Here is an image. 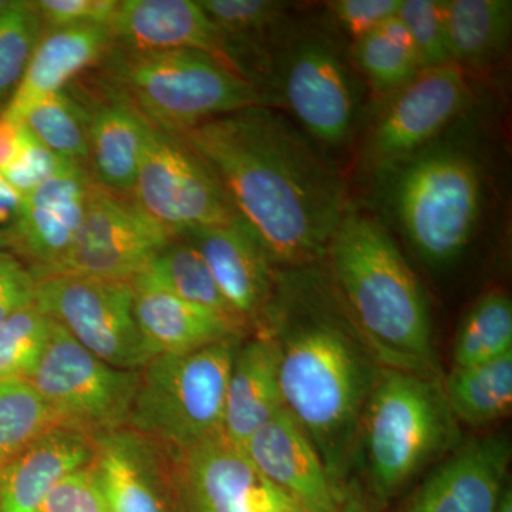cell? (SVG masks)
Returning a JSON list of instances; mask_svg holds the SVG:
<instances>
[{"mask_svg":"<svg viewBox=\"0 0 512 512\" xmlns=\"http://www.w3.org/2000/svg\"><path fill=\"white\" fill-rule=\"evenodd\" d=\"M197 249L215 284L241 322L254 332L275 295L278 268L241 217L225 225L181 232Z\"/></svg>","mask_w":512,"mask_h":512,"instance_id":"15","label":"cell"},{"mask_svg":"<svg viewBox=\"0 0 512 512\" xmlns=\"http://www.w3.org/2000/svg\"><path fill=\"white\" fill-rule=\"evenodd\" d=\"M458 444L441 377L383 369L363 410L355 450L376 500H392Z\"/></svg>","mask_w":512,"mask_h":512,"instance_id":"5","label":"cell"},{"mask_svg":"<svg viewBox=\"0 0 512 512\" xmlns=\"http://www.w3.org/2000/svg\"><path fill=\"white\" fill-rule=\"evenodd\" d=\"M451 62L484 69L507 53L512 33L511 0H444Z\"/></svg>","mask_w":512,"mask_h":512,"instance_id":"26","label":"cell"},{"mask_svg":"<svg viewBox=\"0 0 512 512\" xmlns=\"http://www.w3.org/2000/svg\"><path fill=\"white\" fill-rule=\"evenodd\" d=\"M20 124L9 120L0 111V171L5 170L19 147Z\"/></svg>","mask_w":512,"mask_h":512,"instance_id":"42","label":"cell"},{"mask_svg":"<svg viewBox=\"0 0 512 512\" xmlns=\"http://www.w3.org/2000/svg\"><path fill=\"white\" fill-rule=\"evenodd\" d=\"M403 0H335L326 3L330 18L350 39L373 32L399 12Z\"/></svg>","mask_w":512,"mask_h":512,"instance_id":"38","label":"cell"},{"mask_svg":"<svg viewBox=\"0 0 512 512\" xmlns=\"http://www.w3.org/2000/svg\"><path fill=\"white\" fill-rule=\"evenodd\" d=\"M45 30L35 2L8 0L0 9V106L18 89Z\"/></svg>","mask_w":512,"mask_h":512,"instance_id":"32","label":"cell"},{"mask_svg":"<svg viewBox=\"0 0 512 512\" xmlns=\"http://www.w3.org/2000/svg\"><path fill=\"white\" fill-rule=\"evenodd\" d=\"M165 453L171 512H275L295 504L261 476L224 431Z\"/></svg>","mask_w":512,"mask_h":512,"instance_id":"14","label":"cell"},{"mask_svg":"<svg viewBox=\"0 0 512 512\" xmlns=\"http://www.w3.org/2000/svg\"><path fill=\"white\" fill-rule=\"evenodd\" d=\"M512 353V302L491 289L474 302L461 320L453 349L454 367L481 365Z\"/></svg>","mask_w":512,"mask_h":512,"instance_id":"30","label":"cell"},{"mask_svg":"<svg viewBox=\"0 0 512 512\" xmlns=\"http://www.w3.org/2000/svg\"><path fill=\"white\" fill-rule=\"evenodd\" d=\"M37 12L45 29L67 28V26H110L119 9V0H39L35 2Z\"/></svg>","mask_w":512,"mask_h":512,"instance_id":"39","label":"cell"},{"mask_svg":"<svg viewBox=\"0 0 512 512\" xmlns=\"http://www.w3.org/2000/svg\"><path fill=\"white\" fill-rule=\"evenodd\" d=\"M76 89L89 114V171L94 183L133 197L148 120L100 77L92 89Z\"/></svg>","mask_w":512,"mask_h":512,"instance_id":"21","label":"cell"},{"mask_svg":"<svg viewBox=\"0 0 512 512\" xmlns=\"http://www.w3.org/2000/svg\"><path fill=\"white\" fill-rule=\"evenodd\" d=\"M128 281L59 275L37 279L35 305L84 349L124 370H141L154 353L141 335Z\"/></svg>","mask_w":512,"mask_h":512,"instance_id":"10","label":"cell"},{"mask_svg":"<svg viewBox=\"0 0 512 512\" xmlns=\"http://www.w3.org/2000/svg\"><path fill=\"white\" fill-rule=\"evenodd\" d=\"M275 512H305L301 507H298L296 504L286 505V507L281 508V510Z\"/></svg>","mask_w":512,"mask_h":512,"instance_id":"46","label":"cell"},{"mask_svg":"<svg viewBox=\"0 0 512 512\" xmlns=\"http://www.w3.org/2000/svg\"><path fill=\"white\" fill-rule=\"evenodd\" d=\"M93 439L57 426L0 466V512H39L64 477L93 461Z\"/></svg>","mask_w":512,"mask_h":512,"instance_id":"24","label":"cell"},{"mask_svg":"<svg viewBox=\"0 0 512 512\" xmlns=\"http://www.w3.org/2000/svg\"><path fill=\"white\" fill-rule=\"evenodd\" d=\"M6 3H8V0H0V9H2L3 6L6 5Z\"/></svg>","mask_w":512,"mask_h":512,"instance_id":"47","label":"cell"},{"mask_svg":"<svg viewBox=\"0 0 512 512\" xmlns=\"http://www.w3.org/2000/svg\"><path fill=\"white\" fill-rule=\"evenodd\" d=\"M397 18L412 36L420 69L450 64L444 0H403Z\"/></svg>","mask_w":512,"mask_h":512,"instance_id":"35","label":"cell"},{"mask_svg":"<svg viewBox=\"0 0 512 512\" xmlns=\"http://www.w3.org/2000/svg\"><path fill=\"white\" fill-rule=\"evenodd\" d=\"M261 476L305 512H340L343 494L308 434L282 407L244 447Z\"/></svg>","mask_w":512,"mask_h":512,"instance_id":"18","label":"cell"},{"mask_svg":"<svg viewBox=\"0 0 512 512\" xmlns=\"http://www.w3.org/2000/svg\"><path fill=\"white\" fill-rule=\"evenodd\" d=\"M340 40L326 26L288 20L269 42L261 76L269 107L289 109L329 148L348 144L362 116L360 74Z\"/></svg>","mask_w":512,"mask_h":512,"instance_id":"6","label":"cell"},{"mask_svg":"<svg viewBox=\"0 0 512 512\" xmlns=\"http://www.w3.org/2000/svg\"><path fill=\"white\" fill-rule=\"evenodd\" d=\"M10 248V237L8 231L0 229V256L8 254Z\"/></svg>","mask_w":512,"mask_h":512,"instance_id":"45","label":"cell"},{"mask_svg":"<svg viewBox=\"0 0 512 512\" xmlns=\"http://www.w3.org/2000/svg\"><path fill=\"white\" fill-rule=\"evenodd\" d=\"M23 197L0 173V229L8 231L18 220Z\"/></svg>","mask_w":512,"mask_h":512,"instance_id":"41","label":"cell"},{"mask_svg":"<svg viewBox=\"0 0 512 512\" xmlns=\"http://www.w3.org/2000/svg\"><path fill=\"white\" fill-rule=\"evenodd\" d=\"M510 461L507 434L458 444L417 488L404 512H497Z\"/></svg>","mask_w":512,"mask_h":512,"instance_id":"16","label":"cell"},{"mask_svg":"<svg viewBox=\"0 0 512 512\" xmlns=\"http://www.w3.org/2000/svg\"><path fill=\"white\" fill-rule=\"evenodd\" d=\"M134 318L154 355L184 353L229 338H247V330L220 313L185 302L138 274L131 279Z\"/></svg>","mask_w":512,"mask_h":512,"instance_id":"23","label":"cell"},{"mask_svg":"<svg viewBox=\"0 0 512 512\" xmlns=\"http://www.w3.org/2000/svg\"><path fill=\"white\" fill-rule=\"evenodd\" d=\"M174 238L133 197L94 183L72 247L35 279L77 275L131 282Z\"/></svg>","mask_w":512,"mask_h":512,"instance_id":"13","label":"cell"},{"mask_svg":"<svg viewBox=\"0 0 512 512\" xmlns=\"http://www.w3.org/2000/svg\"><path fill=\"white\" fill-rule=\"evenodd\" d=\"M133 198L174 237L239 217L217 178L184 138L150 121Z\"/></svg>","mask_w":512,"mask_h":512,"instance_id":"12","label":"cell"},{"mask_svg":"<svg viewBox=\"0 0 512 512\" xmlns=\"http://www.w3.org/2000/svg\"><path fill=\"white\" fill-rule=\"evenodd\" d=\"M93 466L110 512H171L167 453L130 427L93 437Z\"/></svg>","mask_w":512,"mask_h":512,"instance_id":"19","label":"cell"},{"mask_svg":"<svg viewBox=\"0 0 512 512\" xmlns=\"http://www.w3.org/2000/svg\"><path fill=\"white\" fill-rule=\"evenodd\" d=\"M39 512H110L93 463L59 481L47 494Z\"/></svg>","mask_w":512,"mask_h":512,"instance_id":"37","label":"cell"},{"mask_svg":"<svg viewBox=\"0 0 512 512\" xmlns=\"http://www.w3.org/2000/svg\"><path fill=\"white\" fill-rule=\"evenodd\" d=\"M276 268L325 259L349 210L345 183L318 144L271 107L215 117L180 134Z\"/></svg>","mask_w":512,"mask_h":512,"instance_id":"1","label":"cell"},{"mask_svg":"<svg viewBox=\"0 0 512 512\" xmlns=\"http://www.w3.org/2000/svg\"><path fill=\"white\" fill-rule=\"evenodd\" d=\"M340 512H375L370 508L359 488L355 484H348L343 493Z\"/></svg>","mask_w":512,"mask_h":512,"instance_id":"43","label":"cell"},{"mask_svg":"<svg viewBox=\"0 0 512 512\" xmlns=\"http://www.w3.org/2000/svg\"><path fill=\"white\" fill-rule=\"evenodd\" d=\"M20 124L57 156L89 170V114L76 86L39 101Z\"/></svg>","mask_w":512,"mask_h":512,"instance_id":"29","label":"cell"},{"mask_svg":"<svg viewBox=\"0 0 512 512\" xmlns=\"http://www.w3.org/2000/svg\"><path fill=\"white\" fill-rule=\"evenodd\" d=\"M497 512H512V490L510 485L504 488Z\"/></svg>","mask_w":512,"mask_h":512,"instance_id":"44","label":"cell"},{"mask_svg":"<svg viewBox=\"0 0 512 512\" xmlns=\"http://www.w3.org/2000/svg\"><path fill=\"white\" fill-rule=\"evenodd\" d=\"M94 181L86 167L72 164L23 197L18 220L8 229L10 248L35 276L56 264L82 227Z\"/></svg>","mask_w":512,"mask_h":512,"instance_id":"17","label":"cell"},{"mask_svg":"<svg viewBox=\"0 0 512 512\" xmlns=\"http://www.w3.org/2000/svg\"><path fill=\"white\" fill-rule=\"evenodd\" d=\"M53 322L33 303L0 325V380H29L45 355Z\"/></svg>","mask_w":512,"mask_h":512,"instance_id":"33","label":"cell"},{"mask_svg":"<svg viewBox=\"0 0 512 512\" xmlns=\"http://www.w3.org/2000/svg\"><path fill=\"white\" fill-rule=\"evenodd\" d=\"M110 30L116 49L200 50L238 73L220 29L195 0H123Z\"/></svg>","mask_w":512,"mask_h":512,"instance_id":"20","label":"cell"},{"mask_svg":"<svg viewBox=\"0 0 512 512\" xmlns=\"http://www.w3.org/2000/svg\"><path fill=\"white\" fill-rule=\"evenodd\" d=\"M110 26L86 23L67 28L46 29L22 82L2 110L3 116L15 123L39 101L66 89L86 70L103 62L113 49Z\"/></svg>","mask_w":512,"mask_h":512,"instance_id":"22","label":"cell"},{"mask_svg":"<svg viewBox=\"0 0 512 512\" xmlns=\"http://www.w3.org/2000/svg\"><path fill=\"white\" fill-rule=\"evenodd\" d=\"M454 419L468 426H488L512 409V353L468 367H453L441 379Z\"/></svg>","mask_w":512,"mask_h":512,"instance_id":"27","label":"cell"},{"mask_svg":"<svg viewBox=\"0 0 512 512\" xmlns=\"http://www.w3.org/2000/svg\"><path fill=\"white\" fill-rule=\"evenodd\" d=\"M36 279L29 266L10 254L0 256V325L35 303Z\"/></svg>","mask_w":512,"mask_h":512,"instance_id":"40","label":"cell"},{"mask_svg":"<svg viewBox=\"0 0 512 512\" xmlns=\"http://www.w3.org/2000/svg\"><path fill=\"white\" fill-rule=\"evenodd\" d=\"M467 114L402 160L373 171L380 207L424 264H456L483 221L487 167Z\"/></svg>","mask_w":512,"mask_h":512,"instance_id":"4","label":"cell"},{"mask_svg":"<svg viewBox=\"0 0 512 512\" xmlns=\"http://www.w3.org/2000/svg\"><path fill=\"white\" fill-rule=\"evenodd\" d=\"M255 330L274 340L285 409L345 493L363 410L384 367L332 282L306 268L279 272L274 298Z\"/></svg>","mask_w":512,"mask_h":512,"instance_id":"2","label":"cell"},{"mask_svg":"<svg viewBox=\"0 0 512 512\" xmlns=\"http://www.w3.org/2000/svg\"><path fill=\"white\" fill-rule=\"evenodd\" d=\"M101 64L100 79L170 133L184 134L248 107H269L258 86L200 50L126 52L113 47Z\"/></svg>","mask_w":512,"mask_h":512,"instance_id":"7","label":"cell"},{"mask_svg":"<svg viewBox=\"0 0 512 512\" xmlns=\"http://www.w3.org/2000/svg\"><path fill=\"white\" fill-rule=\"evenodd\" d=\"M282 407L274 340L264 330H254L241 343L232 363L222 431L244 450L249 437Z\"/></svg>","mask_w":512,"mask_h":512,"instance_id":"25","label":"cell"},{"mask_svg":"<svg viewBox=\"0 0 512 512\" xmlns=\"http://www.w3.org/2000/svg\"><path fill=\"white\" fill-rule=\"evenodd\" d=\"M349 53L377 100L400 89L421 70L412 53L387 39L379 29L353 40Z\"/></svg>","mask_w":512,"mask_h":512,"instance_id":"34","label":"cell"},{"mask_svg":"<svg viewBox=\"0 0 512 512\" xmlns=\"http://www.w3.org/2000/svg\"><path fill=\"white\" fill-rule=\"evenodd\" d=\"M57 426L62 424L29 380H0V466Z\"/></svg>","mask_w":512,"mask_h":512,"instance_id":"31","label":"cell"},{"mask_svg":"<svg viewBox=\"0 0 512 512\" xmlns=\"http://www.w3.org/2000/svg\"><path fill=\"white\" fill-rule=\"evenodd\" d=\"M141 275L185 302L220 313L251 335L225 301L202 256L183 238L175 237L165 245Z\"/></svg>","mask_w":512,"mask_h":512,"instance_id":"28","label":"cell"},{"mask_svg":"<svg viewBox=\"0 0 512 512\" xmlns=\"http://www.w3.org/2000/svg\"><path fill=\"white\" fill-rule=\"evenodd\" d=\"M138 377L140 370L107 365L53 322L49 345L29 382L62 426L93 439L127 427Z\"/></svg>","mask_w":512,"mask_h":512,"instance_id":"9","label":"cell"},{"mask_svg":"<svg viewBox=\"0 0 512 512\" xmlns=\"http://www.w3.org/2000/svg\"><path fill=\"white\" fill-rule=\"evenodd\" d=\"M72 164L49 150L20 124L18 151L8 167L0 173L22 197H26Z\"/></svg>","mask_w":512,"mask_h":512,"instance_id":"36","label":"cell"},{"mask_svg":"<svg viewBox=\"0 0 512 512\" xmlns=\"http://www.w3.org/2000/svg\"><path fill=\"white\" fill-rule=\"evenodd\" d=\"M473 104L466 70L457 64L421 69L410 82L377 100L363 136L360 160L379 170L446 133Z\"/></svg>","mask_w":512,"mask_h":512,"instance_id":"11","label":"cell"},{"mask_svg":"<svg viewBox=\"0 0 512 512\" xmlns=\"http://www.w3.org/2000/svg\"><path fill=\"white\" fill-rule=\"evenodd\" d=\"M244 339L154 356L140 370L127 427L165 450L221 433L229 373Z\"/></svg>","mask_w":512,"mask_h":512,"instance_id":"8","label":"cell"},{"mask_svg":"<svg viewBox=\"0 0 512 512\" xmlns=\"http://www.w3.org/2000/svg\"><path fill=\"white\" fill-rule=\"evenodd\" d=\"M325 259L333 288L377 362L440 377L429 299L389 229L349 207Z\"/></svg>","mask_w":512,"mask_h":512,"instance_id":"3","label":"cell"}]
</instances>
